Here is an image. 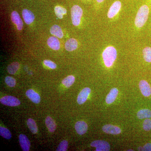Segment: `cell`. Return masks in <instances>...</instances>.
I'll return each mask as SVG.
<instances>
[{
  "label": "cell",
  "mask_w": 151,
  "mask_h": 151,
  "mask_svg": "<svg viewBox=\"0 0 151 151\" xmlns=\"http://www.w3.org/2000/svg\"><path fill=\"white\" fill-rule=\"evenodd\" d=\"M19 68V63L17 62L12 63L8 66V72L10 74H14L18 70Z\"/></svg>",
  "instance_id": "603a6c76"
},
{
  "label": "cell",
  "mask_w": 151,
  "mask_h": 151,
  "mask_svg": "<svg viewBox=\"0 0 151 151\" xmlns=\"http://www.w3.org/2000/svg\"><path fill=\"white\" fill-rule=\"evenodd\" d=\"M119 94V90L116 88L111 89L109 94L106 98V102L107 104H110L113 103L116 100V97Z\"/></svg>",
  "instance_id": "2e32d148"
},
{
  "label": "cell",
  "mask_w": 151,
  "mask_h": 151,
  "mask_svg": "<svg viewBox=\"0 0 151 151\" xmlns=\"http://www.w3.org/2000/svg\"><path fill=\"white\" fill-rule=\"evenodd\" d=\"M102 129L103 132L106 134L113 135L119 134L122 132L121 129L119 127L111 124H108L103 126Z\"/></svg>",
  "instance_id": "9c48e42d"
},
{
  "label": "cell",
  "mask_w": 151,
  "mask_h": 151,
  "mask_svg": "<svg viewBox=\"0 0 151 151\" xmlns=\"http://www.w3.org/2000/svg\"><path fill=\"white\" fill-rule=\"evenodd\" d=\"M27 125L30 131L32 134H35L38 132V128L35 121L33 119H29L27 122Z\"/></svg>",
  "instance_id": "7402d4cb"
},
{
  "label": "cell",
  "mask_w": 151,
  "mask_h": 151,
  "mask_svg": "<svg viewBox=\"0 0 151 151\" xmlns=\"http://www.w3.org/2000/svg\"><path fill=\"white\" fill-rule=\"evenodd\" d=\"M0 135L6 139H9L12 138V134L9 130L2 127H0Z\"/></svg>",
  "instance_id": "484cf974"
},
{
  "label": "cell",
  "mask_w": 151,
  "mask_h": 151,
  "mask_svg": "<svg viewBox=\"0 0 151 151\" xmlns=\"http://www.w3.org/2000/svg\"><path fill=\"white\" fill-rule=\"evenodd\" d=\"M47 43L48 46L54 50H58L60 47L59 40L55 37H51L49 38Z\"/></svg>",
  "instance_id": "9a60e30c"
},
{
  "label": "cell",
  "mask_w": 151,
  "mask_h": 151,
  "mask_svg": "<svg viewBox=\"0 0 151 151\" xmlns=\"http://www.w3.org/2000/svg\"><path fill=\"white\" fill-rule=\"evenodd\" d=\"M5 81L7 85L10 87H14L16 84V79L11 76H7L5 79Z\"/></svg>",
  "instance_id": "4316f807"
},
{
  "label": "cell",
  "mask_w": 151,
  "mask_h": 151,
  "mask_svg": "<svg viewBox=\"0 0 151 151\" xmlns=\"http://www.w3.org/2000/svg\"><path fill=\"white\" fill-rule=\"evenodd\" d=\"M122 7V4L119 1H116L111 6L108 12V16L109 18H112L119 13Z\"/></svg>",
  "instance_id": "52a82bcc"
},
{
  "label": "cell",
  "mask_w": 151,
  "mask_h": 151,
  "mask_svg": "<svg viewBox=\"0 0 151 151\" xmlns=\"http://www.w3.org/2000/svg\"><path fill=\"white\" fill-rule=\"evenodd\" d=\"M143 129L147 132L151 129V120L147 119L144 121L143 124Z\"/></svg>",
  "instance_id": "f1b7e54d"
},
{
  "label": "cell",
  "mask_w": 151,
  "mask_h": 151,
  "mask_svg": "<svg viewBox=\"0 0 151 151\" xmlns=\"http://www.w3.org/2000/svg\"><path fill=\"white\" fill-rule=\"evenodd\" d=\"M44 64L51 69H55L57 67L56 64L49 60H44Z\"/></svg>",
  "instance_id": "f546056e"
},
{
  "label": "cell",
  "mask_w": 151,
  "mask_h": 151,
  "mask_svg": "<svg viewBox=\"0 0 151 151\" xmlns=\"http://www.w3.org/2000/svg\"><path fill=\"white\" fill-rule=\"evenodd\" d=\"M83 14V10L79 6L74 5L71 9V17L73 25L77 26L81 22V17Z\"/></svg>",
  "instance_id": "3957f363"
},
{
  "label": "cell",
  "mask_w": 151,
  "mask_h": 151,
  "mask_svg": "<svg viewBox=\"0 0 151 151\" xmlns=\"http://www.w3.org/2000/svg\"><path fill=\"white\" fill-rule=\"evenodd\" d=\"M91 89L88 87H86L81 90V92L78 94L77 97V103L79 105H81L86 102L91 92Z\"/></svg>",
  "instance_id": "ba28073f"
},
{
  "label": "cell",
  "mask_w": 151,
  "mask_h": 151,
  "mask_svg": "<svg viewBox=\"0 0 151 151\" xmlns=\"http://www.w3.org/2000/svg\"><path fill=\"white\" fill-rule=\"evenodd\" d=\"M142 151H151V143H147L143 146Z\"/></svg>",
  "instance_id": "4dcf8cb0"
},
{
  "label": "cell",
  "mask_w": 151,
  "mask_h": 151,
  "mask_svg": "<svg viewBox=\"0 0 151 151\" xmlns=\"http://www.w3.org/2000/svg\"><path fill=\"white\" fill-rule=\"evenodd\" d=\"M28 98L33 103L38 104L40 103L41 99L39 94L32 89L28 90L26 92Z\"/></svg>",
  "instance_id": "4fadbf2b"
},
{
  "label": "cell",
  "mask_w": 151,
  "mask_h": 151,
  "mask_svg": "<svg viewBox=\"0 0 151 151\" xmlns=\"http://www.w3.org/2000/svg\"><path fill=\"white\" fill-rule=\"evenodd\" d=\"M65 48L67 51H72L75 50L78 47V42L74 38H70L65 43Z\"/></svg>",
  "instance_id": "e0dca14e"
},
{
  "label": "cell",
  "mask_w": 151,
  "mask_h": 151,
  "mask_svg": "<svg viewBox=\"0 0 151 151\" xmlns=\"http://www.w3.org/2000/svg\"><path fill=\"white\" fill-rule=\"evenodd\" d=\"M55 12L56 16L59 19H62L63 15L67 13V11L64 8L60 6H56L55 8Z\"/></svg>",
  "instance_id": "d4e9b609"
},
{
  "label": "cell",
  "mask_w": 151,
  "mask_h": 151,
  "mask_svg": "<svg viewBox=\"0 0 151 151\" xmlns=\"http://www.w3.org/2000/svg\"><path fill=\"white\" fill-rule=\"evenodd\" d=\"M138 118L140 119H149L151 118V111L145 109L140 110L137 113Z\"/></svg>",
  "instance_id": "ffe728a7"
},
{
  "label": "cell",
  "mask_w": 151,
  "mask_h": 151,
  "mask_svg": "<svg viewBox=\"0 0 151 151\" xmlns=\"http://www.w3.org/2000/svg\"><path fill=\"white\" fill-rule=\"evenodd\" d=\"M139 87L142 94L145 97H149L151 94V88L145 80H142L139 83Z\"/></svg>",
  "instance_id": "8992f818"
},
{
  "label": "cell",
  "mask_w": 151,
  "mask_h": 151,
  "mask_svg": "<svg viewBox=\"0 0 151 151\" xmlns=\"http://www.w3.org/2000/svg\"><path fill=\"white\" fill-rule=\"evenodd\" d=\"M128 151H134V150H128Z\"/></svg>",
  "instance_id": "d6a6232c"
},
{
  "label": "cell",
  "mask_w": 151,
  "mask_h": 151,
  "mask_svg": "<svg viewBox=\"0 0 151 151\" xmlns=\"http://www.w3.org/2000/svg\"><path fill=\"white\" fill-rule=\"evenodd\" d=\"M11 19L12 21L17 25L18 30H21L23 27V23L19 15L16 11H14L11 14Z\"/></svg>",
  "instance_id": "30bf717a"
},
{
  "label": "cell",
  "mask_w": 151,
  "mask_h": 151,
  "mask_svg": "<svg viewBox=\"0 0 151 151\" xmlns=\"http://www.w3.org/2000/svg\"><path fill=\"white\" fill-rule=\"evenodd\" d=\"M75 129L77 134L80 135L85 134L88 129V125L86 122L78 121L76 123Z\"/></svg>",
  "instance_id": "7c38bea8"
},
{
  "label": "cell",
  "mask_w": 151,
  "mask_h": 151,
  "mask_svg": "<svg viewBox=\"0 0 151 151\" xmlns=\"http://www.w3.org/2000/svg\"><path fill=\"white\" fill-rule=\"evenodd\" d=\"M143 56L146 62H151V47H146L143 50Z\"/></svg>",
  "instance_id": "44dd1931"
},
{
  "label": "cell",
  "mask_w": 151,
  "mask_h": 151,
  "mask_svg": "<svg viewBox=\"0 0 151 151\" xmlns=\"http://www.w3.org/2000/svg\"><path fill=\"white\" fill-rule=\"evenodd\" d=\"M0 102L3 105L11 107H16L20 105L21 102L16 97L12 96H6L2 97Z\"/></svg>",
  "instance_id": "277c9868"
},
{
  "label": "cell",
  "mask_w": 151,
  "mask_h": 151,
  "mask_svg": "<svg viewBox=\"0 0 151 151\" xmlns=\"http://www.w3.org/2000/svg\"><path fill=\"white\" fill-rule=\"evenodd\" d=\"M68 147V142L66 140L62 141L58 145L57 149V151H66Z\"/></svg>",
  "instance_id": "83f0119b"
},
{
  "label": "cell",
  "mask_w": 151,
  "mask_h": 151,
  "mask_svg": "<svg viewBox=\"0 0 151 151\" xmlns=\"http://www.w3.org/2000/svg\"><path fill=\"white\" fill-rule=\"evenodd\" d=\"M117 50L113 46L106 47L103 53V58L104 63L107 67H110L117 58Z\"/></svg>",
  "instance_id": "7a4b0ae2"
},
{
  "label": "cell",
  "mask_w": 151,
  "mask_h": 151,
  "mask_svg": "<svg viewBox=\"0 0 151 151\" xmlns=\"http://www.w3.org/2000/svg\"><path fill=\"white\" fill-rule=\"evenodd\" d=\"M50 32L52 35L59 38H62L63 36L62 29L60 27L57 25H54L50 29Z\"/></svg>",
  "instance_id": "d6986e66"
},
{
  "label": "cell",
  "mask_w": 151,
  "mask_h": 151,
  "mask_svg": "<svg viewBox=\"0 0 151 151\" xmlns=\"http://www.w3.org/2000/svg\"><path fill=\"white\" fill-rule=\"evenodd\" d=\"M90 145L92 147H96V151H109L111 149L109 143L104 141H94Z\"/></svg>",
  "instance_id": "5b68a950"
},
{
  "label": "cell",
  "mask_w": 151,
  "mask_h": 151,
  "mask_svg": "<svg viewBox=\"0 0 151 151\" xmlns=\"http://www.w3.org/2000/svg\"><path fill=\"white\" fill-rule=\"evenodd\" d=\"M75 77L72 75L68 76L62 80V83L66 87H70L75 81Z\"/></svg>",
  "instance_id": "cb8c5ba5"
},
{
  "label": "cell",
  "mask_w": 151,
  "mask_h": 151,
  "mask_svg": "<svg viewBox=\"0 0 151 151\" xmlns=\"http://www.w3.org/2000/svg\"><path fill=\"white\" fill-rule=\"evenodd\" d=\"M104 1V0H97V1L98 2V3L103 2Z\"/></svg>",
  "instance_id": "1f68e13d"
},
{
  "label": "cell",
  "mask_w": 151,
  "mask_h": 151,
  "mask_svg": "<svg viewBox=\"0 0 151 151\" xmlns=\"http://www.w3.org/2000/svg\"><path fill=\"white\" fill-rule=\"evenodd\" d=\"M19 141L22 150L24 151L29 150L30 143L26 135L21 134L19 136Z\"/></svg>",
  "instance_id": "8fae6325"
},
{
  "label": "cell",
  "mask_w": 151,
  "mask_h": 151,
  "mask_svg": "<svg viewBox=\"0 0 151 151\" xmlns=\"http://www.w3.org/2000/svg\"><path fill=\"white\" fill-rule=\"evenodd\" d=\"M45 124L50 132H54L56 129V124L52 118L48 116L45 119Z\"/></svg>",
  "instance_id": "ac0fdd59"
},
{
  "label": "cell",
  "mask_w": 151,
  "mask_h": 151,
  "mask_svg": "<svg viewBox=\"0 0 151 151\" xmlns=\"http://www.w3.org/2000/svg\"><path fill=\"white\" fill-rule=\"evenodd\" d=\"M150 9L147 5H144L140 8L135 18V24L137 27L144 26L148 19Z\"/></svg>",
  "instance_id": "6da1fadb"
},
{
  "label": "cell",
  "mask_w": 151,
  "mask_h": 151,
  "mask_svg": "<svg viewBox=\"0 0 151 151\" xmlns=\"http://www.w3.org/2000/svg\"><path fill=\"white\" fill-rule=\"evenodd\" d=\"M22 14L25 22L27 24H31L35 18L34 14L32 12L27 9H24L23 10Z\"/></svg>",
  "instance_id": "5bb4252c"
}]
</instances>
